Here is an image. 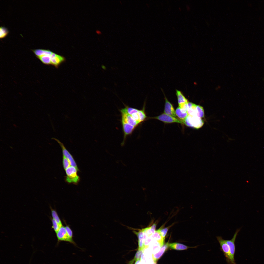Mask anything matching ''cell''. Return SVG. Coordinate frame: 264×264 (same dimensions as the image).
<instances>
[{
	"mask_svg": "<svg viewBox=\"0 0 264 264\" xmlns=\"http://www.w3.org/2000/svg\"><path fill=\"white\" fill-rule=\"evenodd\" d=\"M119 111L121 116V122L123 134V140L121 145H123L127 137L131 135L141 123L128 113L124 108L120 109Z\"/></svg>",
	"mask_w": 264,
	"mask_h": 264,
	"instance_id": "cell-1",
	"label": "cell"
},
{
	"mask_svg": "<svg viewBox=\"0 0 264 264\" xmlns=\"http://www.w3.org/2000/svg\"><path fill=\"white\" fill-rule=\"evenodd\" d=\"M183 122L186 126L197 129L202 127L204 123L203 118L196 116L189 115L183 121Z\"/></svg>",
	"mask_w": 264,
	"mask_h": 264,
	"instance_id": "cell-2",
	"label": "cell"
},
{
	"mask_svg": "<svg viewBox=\"0 0 264 264\" xmlns=\"http://www.w3.org/2000/svg\"><path fill=\"white\" fill-rule=\"evenodd\" d=\"M66 175V180L69 183H77L80 180L79 176L77 174L78 170L75 167L70 166L65 170Z\"/></svg>",
	"mask_w": 264,
	"mask_h": 264,
	"instance_id": "cell-3",
	"label": "cell"
},
{
	"mask_svg": "<svg viewBox=\"0 0 264 264\" xmlns=\"http://www.w3.org/2000/svg\"><path fill=\"white\" fill-rule=\"evenodd\" d=\"M187 112L188 115L196 116L203 118H204V112L203 107L200 105L189 102Z\"/></svg>",
	"mask_w": 264,
	"mask_h": 264,
	"instance_id": "cell-4",
	"label": "cell"
},
{
	"mask_svg": "<svg viewBox=\"0 0 264 264\" xmlns=\"http://www.w3.org/2000/svg\"><path fill=\"white\" fill-rule=\"evenodd\" d=\"M240 230V228L237 229L236 230L233 238L231 239L225 240L229 246L230 249L231 259L230 264H236L234 258L235 250V242L237 236Z\"/></svg>",
	"mask_w": 264,
	"mask_h": 264,
	"instance_id": "cell-5",
	"label": "cell"
},
{
	"mask_svg": "<svg viewBox=\"0 0 264 264\" xmlns=\"http://www.w3.org/2000/svg\"><path fill=\"white\" fill-rule=\"evenodd\" d=\"M57 239V243L62 241L68 242L77 247V244L74 241L71 240L68 235L65 227L62 226L61 227L56 233Z\"/></svg>",
	"mask_w": 264,
	"mask_h": 264,
	"instance_id": "cell-6",
	"label": "cell"
},
{
	"mask_svg": "<svg viewBox=\"0 0 264 264\" xmlns=\"http://www.w3.org/2000/svg\"><path fill=\"white\" fill-rule=\"evenodd\" d=\"M216 237L220 245L221 250L223 252L226 258L227 263L229 264H230V253L229 246L225 240L223 239L221 236H217Z\"/></svg>",
	"mask_w": 264,
	"mask_h": 264,
	"instance_id": "cell-7",
	"label": "cell"
},
{
	"mask_svg": "<svg viewBox=\"0 0 264 264\" xmlns=\"http://www.w3.org/2000/svg\"><path fill=\"white\" fill-rule=\"evenodd\" d=\"M154 118L166 123H177L184 124L183 121L179 119L164 113Z\"/></svg>",
	"mask_w": 264,
	"mask_h": 264,
	"instance_id": "cell-8",
	"label": "cell"
},
{
	"mask_svg": "<svg viewBox=\"0 0 264 264\" xmlns=\"http://www.w3.org/2000/svg\"><path fill=\"white\" fill-rule=\"evenodd\" d=\"M56 141L61 147L62 152L63 155L66 157L69 160L71 166L75 167L78 171L79 170L74 158L69 151L66 149L64 145L60 140L55 138H52Z\"/></svg>",
	"mask_w": 264,
	"mask_h": 264,
	"instance_id": "cell-9",
	"label": "cell"
},
{
	"mask_svg": "<svg viewBox=\"0 0 264 264\" xmlns=\"http://www.w3.org/2000/svg\"><path fill=\"white\" fill-rule=\"evenodd\" d=\"M176 94L177 99L179 107L180 108L187 110L189 102L180 91L176 90Z\"/></svg>",
	"mask_w": 264,
	"mask_h": 264,
	"instance_id": "cell-10",
	"label": "cell"
},
{
	"mask_svg": "<svg viewBox=\"0 0 264 264\" xmlns=\"http://www.w3.org/2000/svg\"><path fill=\"white\" fill-rule=\"evenodd\" d=\"M165 103L164 110V113L175 117H176L175 111L171 103L168 100L166 97L165 96Z\"/></svg>",
	"mask_w": 264,
	"mask_h": 264,
	"instance_id": "cell-11",
	"label": "cell"
},
{
	"mask_svg": "<svg viewBox=\"0 0 264 264\" xmlns=\"http://www.w3.org/2000/svg\"><path fill=\"white\" fill-rule=\"evenodd\" d=\"M169 243H167L163 245L160 248L159 251L157 253L152 254V258L154 262L156 263L157 261L169 247Z\"/></svg>",
	"mask_w": 264,
	"mask_h": 264,
	"instance_id": "cell-12",
	"label": "cell"
},
{
	"mask_svg": "<svg viewBox=\"0 0 264 264\" xmlns=\"http://www.w3.org/2000/svg\"><path fill=\"white\" fill-rule=\"evenodd\" d=\"M163 245L158 242L152 240L149 247L152 254L157 253Z\"/></svg>",
	"mask_w": 264,
	"mask_h": 264,
	"instance_id": "cell-13",
	"label": "cell"
},
{
	"mask_svg": "<svg viewBox=\"0 0 264 264\" xmlns=\"http://www.w3.org/2000/svg\"><path fill=\"white\" fill-rule=\"evenodd\" d=\"M175 113L176 116L183 121L188 115L187 110L181 109L179 106L176 109Z\"/></svg>",
	"mask_w": 264,
	"mask_h": 264,
	"instance_id": "cell-14",
	"label": "cell"
},
{
	"mask_svg": "<svg viewBox=\"0 0 264 264\" xmlns=\"http://www.w3.org/2000/svg\"><path fill=\"white\" fill-rule=\"evenodd\" d=\"M197 246L190 247L182 244L176 243L169 244V247L170 249L177 250H184L190 248H196Z\"/></svg>",
	"mask_w": 264,
	"mask_h": 264,
	"instance_id": "cell-15",
	"label": "cell"
},
{
	"mask_svg": "<svg viewBox=\"0 0 264 264\" xmlns=\"http://www.w3.org/2000/svg\"><path fill=\"white\" fill-rule=\"evenodd\" d=\"M31 50L37 57L44 55H51L53 53L49 50L44 49H36Z\"/></svg>",
	"mask_w": 264,
	"mask_h": 264,
	"instance_id": "cell-16",
	"label": "cell"
},
{
	"mask_svg": "<svg viewBox=\"0 0 264 264\" xmlns=\"http://www.w3.org/2000/svg\"><path fill=\"white\" fill-rule=\"evenodd\" d=\"M153 240L156 241L161 243L163 245L164 243V239L161 236L158 230L155 232L150 236Z\"/></svg>",
	"mask_w": 264,
	"mask_h": 264,
	"instance_id": "cell-17",
	"label": "cell"
},
{
	"mask_svg": "<svg viewBox=\"0 0 264 264\" xmlns=\"http://www.w3.org/2000/svg\"><path fill=\"white\" fill-rule=\"evenodd\" d=\"M51 55H44L37 57L43 63L49 65L51 64Z\"/></svg>",
	"mask_w": 264,
	"mask_h": 264,
	"instance_id": "cell-18",
	"label": "cell"
},
{
	"mask_svg": "<svg viewBox=\"0 0 264 264\" xmlns=\"http://www.w3.org/2000/svg\"><path fill=\"white\" fill-rule=\"evenodd\" d=\"M52 218L55 220L60 227L63 226L62 222L56 211L50 207Z\"/></svg>",
	"mask_w": 264,
	"mask_h": 264,
	"instance_id": "cell-19",
	"label": "cell"
},
{
	"mask_svg": "<svg viewBox=\"0 0 264 264\" xmlns=\"http://www.w3.org/2000/svg\"><path fill=\"white\" fill-rule=\"evenodd\" d=\"M9 31L6 27L1 26L0 27V38L2 39L5 37L8 34Z\"/></svg>",
	"mask_w": 264,
	"mask_h": 264,
	"instance_id": "cell-20",
	"label": "cell"
},
{
	"mask_svg": "<svg viewBox=\"0 0 264 264\" xmlns=\"http://www.w3.org/2000/svg\"><path fill=\"white\" fill-rule=\"evenodd\" d=\"M51 219L52 228L55 233H56L61 227L55 220L52 218Z\"/></svg>",
	"mask_w": 264,
	"mask_h": 264,
	"instance_id": "cell-21",
	"label": "cell"
},
{
	"mask_svg": "<svg viewBox=\"0 0 264 264\" xmlns=\"http://www.w3.org/2000/svg\"><path fill=\"white\" fill-rule=\"evenodd\" d=\"M63 168L66 170L71 165L68 159L64 156H63Z\"/></svg>",
	"mask_w": 264,
	"mask_h": 264,
	"instance_id": "cell-22",
	"label": "cell"
},
{
	"mask_svg": "<svg viewBox=\"0 0 264 264\" xmlns=\"http://www.w3.org/2000/svg\"><path fill=\"white\" fill-rule=\"evenodd\" d=\"M143 253V250L138 249L135 255L134 259L131 261V262L133 263L135 261L140 259L141 256Z\"/></svg>",
	"mask_w": 264,
	"mask_h": 264,
	"instance_id": "cell-23",
	"label": "cell"
},
{
	"mask_svg": "<svg viewBox=\"0 0 264 264\" xmlns=\"http://www.w3.org/2000/svg\"><path fill=\"white\" fill-rule=\"evenodd\" d=\"M66 226L65 227L66 232L70 238L72 240L73 239V233L72 230L69 225L65 222Z\"/></svg>",
	"mask_w": 264,
	"mask_h": 264,
	"instance_id": "cell-24",
	"label": "cell"
},
{
	"mask_svg": "<svg viewBox=\"0 0 264 264\" xmlns=\"http://www.w3.org/2000/svg\"><path fill=\"white\" fill-rule=\"evenodd\" d=\"M168 230V228L166 227L164 229L160 228L158 229L160 235L162 237L165 239Z\"/></svg>",
	"mask_w": 264,
	"mask_h": 264,
	"instance_id": "cell-25",
	"label": "cell"
},
{
	"mask_svg": "<svg viewBox=\"0 0 264 264\" xmlns=\"http://www.w3.org/2000/svg\"><path fill=\"white\" fill-rule=\"evenodd\" d=\"M51 57L55 59L58 65L64 60V58L62 57L57 54L55 57Z\"/></svg>",
	"mask_w": 264,
	"mask_h": 264,
	"instance_id": "cell-26",
	"label": "cell"
},
{
	"mask_svg": "<svg viewBox=\"0 0 264 264\" xmlns=\"http://www.w3.org/2000/svg\"><path fill=\"white\" fill-rule=\"evenodd\" d=\"M156 224H154L151 226L150 227V229L152 234H154L155 232Z\"/></svg>",
	"mask_w": 264,
	"mask_h": 264,
	"instance_id": "cell-27",
	"label": "cell"
},
{
	"mask_svg": "<svg viewBox=\"0 0 264 264\" xmlns=\"http://www.w3.org/2000/svg\"><path fill=\"white\" fill-rule=\"evenodd\" d=\"M96 32L98 34H101V32L100 31H99V30H98V31H96Z\"/></svg>",
	"mask_w": 264,
	"mask_h": 264,
	"instance_id": "cell-28",
	"label": "cell"
},
{
	"mask_svg": "<svg viewBox=\"0 0 264 264\" xmlns=\"http://www.w3.org/2000/svg\"><path fill=\"white\" fill-rule=\"evenodd\" d=\"M154 264H157L156 263L154 262Z\"/></svg>",
	"mask_w": 264,
	"mask_h": 264,
	"instance_id": "cell-29",
	"label": "cell"
}]
</instances>
